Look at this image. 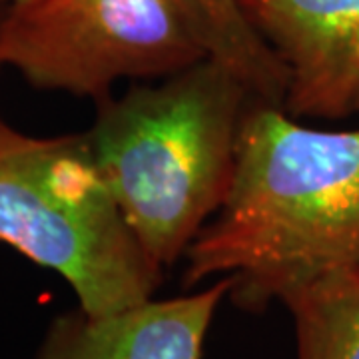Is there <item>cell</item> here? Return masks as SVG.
Listing matches in <instances>:
<instances>
[{
    "label": "cell",
    "mask_w": 359,
    "mask_h": 359,
    "mask_svg": "<svg viewBox=\"0 0 359 359\" xmlns=\"http://www.w3.org/2000/svg\"><path fill=\"white\" fill-rule=\"evenodd\" d=\"M186 259V287L230 278L228 297L248 313L359 266V130L306 128L283 108L257 104L230 190Z\"/></svg>",
    "instance_id": "1"
},
{
    "label": "cell",
    "mask_w": 359,
    "mask_h": 359,
    "mask_svg": "<svg viewBox=\"0 0 359 359\" xmlns=\"http://www.w3.org/2000/svg\"><path fill=\"white\" fill-rule=\"evenodd\" d=\"M86 132L118 204L156 266L186 256L230 190L252 108L264 104L216 56L104 98Z\"/></svg>",
    "instance_id": "2"
},
{
    "label": "cell",
    "mask_w": 359,
    "mask_h": 359,
    "mask_svg": "<svg viewBox=\"0 0 359 359\" xmlns=\"http://www.w3.org/2000/svg\"><path fill=\"white\" fill-rule=\"evenodd\" d=\"M0 242L56 271L88 316L144 304L164 280L104 178L88 134L30 138L0 126Z\"/></svg>",
    "instance_id": "3"
},
{
    "label": "cell",
    "mask_w": 359,
    "mask_h": 359,
    "mask_svg": "<svg viewBox=\"0 0 359 359\" xmlns=\"http://www.w3.org/2000/svg\"><path fill=\"white\" fill-rule=\"evenodd\" d=\"M218 48L196 0H22L0 25V66L96 102L120 78L172 76Z\"/></svg>",
    "instance_id": "4"
},
{
    "label": "cell",
    "mask_w": 359,
    "mask_h": 359,
    "mask_svg": "<svg viewBox=\"0 0 359 359\" xmlns=\"http://www.w3.org/2000/svg\"><path fill=\"white\" fill-rule=\"evenodd\" d=\"M287 70L294 118L359 114V0H238Z\"/></svg>",
    "instance_id": "5"
},
{
    "label": "cell",
    "mask_w": 359,
    "mask_h": 359,
    "mask_svg": "<svg viewBox=\"0 0 359 359\" xmlns=\"http://www.w3.org/2000/svg\"><path fill=\"white\" fill-rule=\"evenodd\" d=\"M230 290V278H218L204 292L152 297L108 316L66 311L48 323L32 359H202L205 335Z\"/></svg>",
    "instance_id": "6"
},
{
    "label": "cell",
    "mask_w": 359,
    "mask_h": 359,
    "mask_svg": "<svg viewBox=\"0 0 359 359\" xmlns=\"http://www.w3.org/2000/svg\"><path fill=\"white\" fill-rule=\"evenodd\" d=\"M282 304L294 318L297 359H359V266L330 271Z\"/></svg>",
    "instance_id": "7"
},
{
    "label": "cell",
    "mask_w": 359,
    "mask_h": 359,
    "mask_svg": "<svg viewBox=\"0 0 359 359\" xmlns=\"http://www.w3.org/2000/svg\"><path fill=\"white\" fill-rule=\"evenodd\" d=\"M218 36V56L231 66L264 104L283 108L287 70L266 40L248 22L238 0H196Z\"/></svg>",
    "instance_id": "8"
},
{
    "label": "cell",
    "mask_w": 359,
    "mask_h": 359,
    "mask_svg": "<svg viewBox=\"0 0 359 359\" xmlns=\"http://www.w3.org/2000/svg\"><path fill=\"white\" fill-rule=\"evenodd\" d=\"M0 2H11V4H14V2H18V0H0Z\"/></svg>",
    "instance_id": "9"
},
{
    "label": "cell",
    "mask_w": 359,
    "mask_h": 359,
    "mask_svg": "<svg viewBox=\"0 0 359 359\" xmlns=\"http://www.w3.org/2000/svg\"><path fill=\"white\" fill-rule=\"evenodd\" d=\"M2 16H4V14H0V25H2ZM2 124H4V122H0V126H2Z\"/></svg>",
    "instance_id": "10"
},
{
    "label": "cell",
    "mask_w": 359,
    "mask_h": 359,
    "mask_svg": "<svg viewBox=\"0 0 359 359\" xmlns=\"http://www.w3.org/2000/svg\"><path fill=\"white\" fill-rule=\"evenodd\" d=\"M18 2H22V0H18Z\"/></svg>",
    "instance_id": "11"
}]
</instances>
